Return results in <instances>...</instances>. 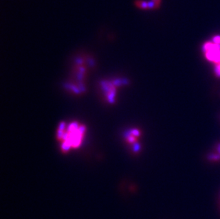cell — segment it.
Masks as SVG:
<instances>
[{"mask_svg": "<svg viewBox=\"0 0 220 219\" xmlns=\"http://www.w3.org/2000/svg\"><path fill=\"white\" fill-rule=\"evenodd\" d=\"M153 1H160V2H161V0H153Z\"/></svg>", "mask_w": 220, "mask_h": 219, "instance_id": "3957f363", "label": "cell"}, {"mask_svg": "<svg viewBox=\"0 0 220 219\" xmlns=\"http://www.w3.org/2000/svg\"><path fill=\"white\" fill-rule=\"evenodd\" d=\"M133 4L135 5V7L140 9H142V10L149 9H148V1H145V0H134Z\"/></svg>", "mask_w": 220, "mask_h": 219, "instance_id": "7a4b0ae2", "label": "cell"}, {"mask_svg": "<svg viewBox=\"0 0 220 219\" xmlns=\"http://www.w3.org/2000/svg\"><path fill=\"white\" fill-rule=\"evenodd\" d=\"M58 132L62 150H69L79 147L84 137L85 127L77 123H71L68 126L63 125Z\"/></svg>", "mask_w": 220, "mask_h": 219, "instance_id": "6da1fadb", "label": "cell"}]
</instances>
